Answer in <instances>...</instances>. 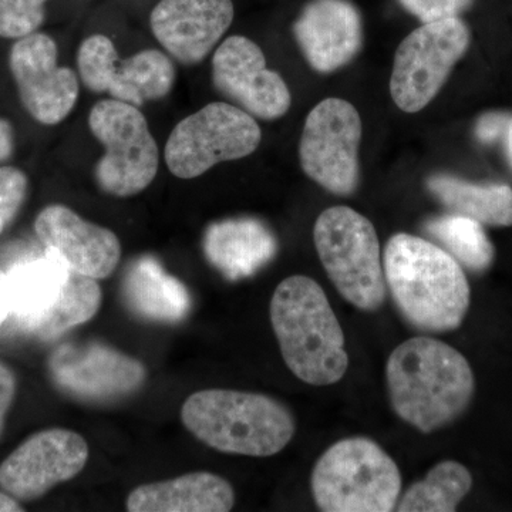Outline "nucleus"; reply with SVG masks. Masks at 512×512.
I'll use <instances>...</instances> for the list:
<instances>
[{
    "label": "nucleus",
    "mask_w": 512,
    "mask_h": 512,
    "mask_svg": "<svg viewBox=\"0 0 512 512\" xmlns=\"http://www.w3.org/2000/svg\"><path fill=\"white\" fill-rule=\"evenodd\" d=\"M313 500L325 512H390L402 493L399 467L376 441L340 440L316 461Z\"/></svg>",
    "instance_id": "obj_5"
},
{
    "label": "nucleus",
    "mask_w": 512,
    "mask_h": 512,
    "mask_svg": "<svg viewBox=\"0 0 512 512\" xmlns=\"http://www.w3.org/2000/svg\"><path fill=\"white\" fill-rule=\"evenodd\" d=\"M89 454V444L76 431H37L0 464V488L25 503L39 500L79 476Z\"/></svg>",
    "instance_id": "obj_13"
},
{
    "label": "nucleus",
    "mask_w": 512,
    "mask_h": 512,
    "mask_svg": "<svg viewBox=\"0 0 512 512\" xmlns=\"http://www.w3.org/2000/svg\"><path fill=\"white\" fill-rule=\"evenodd\" d=\"M293 33L313 70L336 72L362 49V15L350 0H311L293 25Z\"/></svg>",
    "instance_id": "obj_19"
},
{
    "label": "nucleus",
    "mask_w": 512,
    "mask_h": 512,
    "mask_svg": "<svg viewBox=\"0 0 512 512\" xmlns=\"http://www.w3.org/2000/svg\"><path fill=\"white\" fill-rule=\"evenodd\" d=\"M57 59L55 40L45 33L22 37L10 50V72L20 101L33 119L46 126L66 119L79 99L76 73L59 66Z\"/></svg>",
    "instance_id": "obj_14"
},
{
    "label": "nucleus",
    "mask_w": 512,
    "mask_h": 512,
    "mask_svg": "<svg viewBox=\"0 0 512 512\" xmlns=\"http://www.w3.org/2000/svg\"><path fill=\"white\" fill-rule=\"evenodd\" d=\"M37 237L64 264L89 278H109L121 259L120 239L110 229L83 220L66 205H49L35 221Z\"/></svg>",
    "instance_id": "obj_17"
},
{
    "label": "nucleus",
    "mask_w": 512,
    "mask_h": 512,
    "mask_svg": "<svg viewBox=\"0 0 512 512\" xmlns=\"http://www.w3.org/2000/svg\"><path fill=\"white\" fill-rule=\"evenodd\" d=\"M276 251L274 232L255 218L214 222L205 232V256L229 281L255 275L274 259Z\"/></svg>",
    "instance_id": "obj_20"
},
{
    "label": "nucleus",
    "mask_w": 512,
    "mask_h": 512,
    "mask_svg": "<svg viewBox=\"0 0 512 512\" xmlns=\"http://www.w3.org/2000/svg\"><path fill=\"white\" fill-rule=\"evenodd\" d=\"M470 43V29L460 18L426 23L410 33L394 56L390 79L394 104L404 113L429 106Z\"/></svg>",
    "instance_id": "obj_9"
},
{
    "label": "nucleus",
    "mask_w": 512,
    "mask_h": 512,
    "mask_svg": "<svg viewBox=\"0 0 512 512\" xmlns=\"http://www.w3.org/2000/svg\"><path fill=\"white\" fill-rule=\"evenodd\" d=\"M507 119L501 114H488L477 124V137L484 143H491L503 134Z\"/></svg>",
    "instance_id": "obj_30"
},
{
    "label": "nucleus",
    "mask_w": 512,
    "mask_h": 512,
    "mask_svg": "<svg viewBox=\"0 0 512 512\" xmlns=\"http://www.w3.org/2000/svg\"><path fill=\"white\" fill-rule=\"evenodd\" d=\"M70 275L72 269L50 248L43 255L13 265L5 281L8 322L39 339L62 305Z\"/></svg>",
    "instance_id": "obj_18"
},
{
    "label": "nucleus",
    "mask_w": 512,
    "mask_h": 512,
    "mask_svg": "<svg viewBox=\"0 0 512 512\" xmlns=\"http://www.w3.org/2000/svg\"><path fill=\"white\" fill-rule=\"evenodd\" d=\"M232 0H161L150 25L160 45L178 62H202L234 20Z\"/></svg>",
    "instance_id": "obj_16"
},
{
    "label": "nucleus",
    "mask_w": 512,
    "mask_h": 512,
    "mask_svg": "<svg viewBox=\"0 0 512 512\" xmlns=\"http://www.w3.org/2000/svg\"><path fill=\"white\" fill-rule=\"evenodd\" d=\"M427 188L451 211L490 227H511L512 190L505 184H477L451 175H433Z\"/></svg>",
    "instance_id": "obj_23"
},
{
    "label": "nucleus",
    "mask_w": 512,
    "mask_h": 512,
    "mask_svg": "<svg viewBox=\"0 0 512 512\" xmlns=\"http://www.w3.org/2000/svg\"><path fill=\"white\" fill-rule=\"evenodd\" d=\"M384 276L397 309L412 328L453 332L463 325L471 291L463 266L416 235H393L384 248Z\"/></svg>",
    "instance_id": "obj_2"
},
{
    "label": "nucleus",
    "mask_w": 512,
    "mask_h": 512,
    "mask_svg": "<svg viewBox=\"0 0 512 512\" xmlns=\"http://www.w3.org/2000/svg\"><path fill=\"white\" fill-rule=\"evenodd\" d=\"M316 251L340 295L363 312H376L387 295L383 256L372 222L349 207L328 208L313 228Z\"/></svg>",
    "instance_id": "obj_6"
},
{
    "label": "nucleus",
    "mask_w": 512,
    "mask_h": 512,
    "mask_svg": "<svg viewBox=\"0 0 512 512\" xmlns=\"http://www.w3.org/2000/svg\"><path fill=\"white\" fill-rule=\"evenodd\" d=\"M212 83L256 119L278 120L291 109L285 80L266 67L261 47L245 36L228 37L218 47L212 59Z\"/></svg>",
    "instance_id": "obj_15"
},
{
    "label": "nucleus",
    "mask_w": 512,
    "mask_h": 512,
    "mask_svg": "<svg viewBox=\"0 0 512 512\" xmlns=\"http://www.w3.org/2000/svg\"><path fill=\"white\" fill-rule=\"evenodd\" d=\"M508 143H510V150H511V156H512V123L510 126V131H508Z\"/></svg>",
    "instance_id": "obj_34"
},
{
    "label": "nucleus",
    "mask_w": 512,
    "mask_h": 512,
    "mask_svg": "<svg viewBox=\"0 0 512 512\" xmlns=\"http://www.w3.org/2000/svg\"><path fill=\"white\" fill-rule=\"evenodd\" d=\"M362 119L342 99H325L306 117L299 158L311 180L339 197L356 191L360 180L359 146Z\"/></svg>",
    "instance_id": "obj_10"
},
{
    "label": "nucleus",
    "mask_w": 512,
    "mask_h": 512,
    "mask_svg": "<svg viewBox=\"0 0 512 512\" xmlns=\"http://www.w3.org/2000/svg\"><path fill=\"white\" fill-rule=\"evenodd\" d=\"M16 387L18 383L15 373L5 363L0 362V437L5 430L6 417L15 400Z\"/></svg>",
    "instance_id": "obj_29"
},
{
    "label": "nucleus",
    "mask_w": 512,
    "mask_h": 512,
    "mask_svg": "<svg viewBox=\"0 0 512 512\" xmlns=\"http://www.w3.org/2000/svg\"><path fill=\"white\" fill-rule=\"evenodd\" d=\"M89 126L106 148L94 170L101 190L119 198L146 190L158 173L160 154L138 107L114 99L101 100L90 111Z\"/></svg>",
    "instance_id": "obj_7"
},
{
    "label": "nucleus",
    "mask_w": 512,
    "mask_h": 512,
    "mask_svg": "<svg viewBox=\"0 0 512 512\" xmlns=\"http://www.w3.org/2000/svg\"><path fill=\"white\" fill-rule=\"evenodd\" d=\"M47 0H0V37L22 39L45 22Z\"/></svg>",
    "instance_id": "obj_26"
},
{
    "label": "nucleus",
    "mask_w": 512,
    "mask_h": 512,
    "mask_svg": "<svg viewBox=\"0 0 512 512\" xmlns=\"http://www.w3.org/2000/svg\"><path fill=\"white\" fill-rule=\"evenodd\" d=\"M6 272L0 269V329L8 322L9 319V306L6 301L5 291Z\"/></svg>",
    "instance_id": "obj_32"
},
{
    "label": "nucleus",
    "mask_w": 512,
    "mask_h": 512,
    "mask_svg": "<svg viewBox=\"0 0 512 512\" xmlns=\"http://www.w3.org/2000/svg\"><path fill=\"white\" fill-rule=\"evenodd\" d=\"M123 296L131 312L151 322H181L192 308L187 286L150 255L140 256L128 265Z\"/></svg>",
    "instance_id": "obj_22"
},
{
    "label": "nucleus",
    "mask_w": 512,
    "mask_h": 512,
    "mask_svg": "<svg viewBox=\"0 0 512 512\" xmlns=\"http://www.w3.org/2000/svg\"><path fill=\"white\" fill-rule=\"evenodd\" d=\"M474 0H399L407 12L416 16L423 25L451 18L471 8Z\"/></svg>",
    "instance_id": "obj_28"
},
{
    "label": "nucleus",
    "mask_w": 512,
    "mask_h": 512,
    "mask_svg": "<svg viewBox=\"0 0 512 512\" xmlns=\"http://www.w3.org/2000/svg\"><path fill=\"white\" fill-rule=\"evenodd\" d=\"M473 487V477L457 461H441L400 498V512H453Z\"/></svg>",
    "instance_id": "obj_25"
},
{
    "label": "nucleus",
    "mask_w": 512,
    "mask_h": 512,
    "mask_svg": "<svg viewBox=\"0 0 512 512\" xmlns=\"http://www.w3.org/2000/svg\"><path fill=\"white\" fill-rule=\"evenodd\" d=\"M80 79L93 93L141 107L164 99L173 90L175 69L170 57L158 50H143L121 60L107 36L87 37L77 53Z\"/></svg>",
    "instance_id": "obj_12"
},
{
    "label": "nucleus",
    "mask_w": 512,
    "mask_h": 512,
    "mask_svg": "<svg viewBox=\"0 0 512 512\" xmlns=\"http://www.w3.org/2000/svg\"><path fill=\"white\" fill-rule=\"evenodd\" d=\"M424 232L463 269L481 274L493 265L494 247L480 222L463 215H441L426 221Z\"/></svg>",
    "instance_id": "obj_24"
},
{
    "label": "nucleus",
    "mask_w": 512,
    "mask_h": 512,
    "mask_svg": "<svg viewBox=\"0 0 512 512\" xmlns=\"http://www.w3.org/2000/svg\"><path fill=\"white\" fill-rule=\"evenodd\" d=\"M386 383L394 413L424 434L463 416L476 392L466 357L439 339L417 336L387 359Z\"/></svg>",
    "instance_id": "obj_1"
},
{
    "label": "nucleus",
    "mask_w": 512,
    "mask_h": 512,
    "mask_svg": "<svg viewBox=\"0 0 512 512\" xmlns=\"http://www.w3.org/2000/svg\"><path fill=\"white\" fill-rule=\"evenodd\" d=\"M13 154V128L9 121L0 119V163Z\"/></svg>",
    "instance_id": "obj_31"
},
{
    "label": "nucleus",
    "mask_w": 512,
    "mask_h": 512,
    "mask_svg": "<svg viewBox=\"0 0 512 512\" xmlns=\"http://www.w3.org/2000/svg\"><path fill=\"white\" fill-rule=\"evenodd\" d=\"M47 369L59 392L86 404L123 402L147 380L140 360L97 340L64 343L53 350Z\"/></svg>",
    "instance_id": "obj_11"
},
{
    "label": "nucleus",
    "mask_w": 512,
    "mask_h": 512,
    "mask_svg": "<svg viewBox=\"0 0 512 512\" xmlns=\"http://www.w3.org/2000/svg\"><path fill=\"white\" fill-rule=\"evenodd\" d=\"M234 505L232 485L207 471L140 485L126 503L130 512H227Z\"/></svg>",
    "instance_id": "obj_21"
},
{
    "label": "nucleus",
    "mask_w": 512,
    "mask_h": 512,
    "mask_svg": "<svg viewBox=\"0 0 512 512\" xmlns=\"http://www.w3.org/2000/svg\"><path fill=\"white\" fill-rule=\"evenodd\" d=\"M269 316L284 362L299 380L330 386L345 377V335L318 282L305 275L284 279L272 295Z\"/></svg>",
    "instance_id": "obj_3"
},
{
    "label": "nucleus",
    "mask_w": 512,
    "mask_h": 512,
    "mask_svg": "<svg viewBox=\"0 0 512 512\" xmlns=\"http://www.w3.org/2000/svg\"><path fill=\"white\" fill-rule=\"evenodd\" d=\"M28 187V177L19 168L0 167V234L18 217Z\"/></svg>",
    "instance_id": "obj_27"
},
{
    "label": "nucleus",
    "mask_w": 512,
    "mask_h": 512,
    "mask_svg": "<svg viewBox=\"0 0 512 512\" xmlns=\"http://www.w3.org/2000/svg\"><path fill=\"white\" fill-rule=\"evenodd\" d=\"M262 131L247 111L228 103H210L175 126L165 144V163L175 177H200L222 161L251 156Z\"/></svg>",
    "instance_id": "obj_8"
},
{
    "label": "nucleus",
    "mask_w": 512,
    "mask_h": 512,
    "mask_svg": "<svg viewBox=\"0 0 512 512\" xmlns=\"http://www.w3.org/2000/svg\"><path fill=\"white\" fill-rule=\"evenodd\" d=\"M185 429L220 453L272 457L293 439L296 421L274 397L238 390L192 393L181 407Z\"/></svg>",
    "instance_id": "obj_4"
},
{
    "label": "nucleus",
    "mask_w": 512,
    "mask_h": 512,
    "mask_svg": "<svg viewBox=\"0 0 512 512\" xmlns=\"http://www.w3.org/2000/svg\"><path fill=\"white\" fill-rule=\"evenodd\" d=\"M25 511V508L20 505V501L16 500L15 497L6 493V491H0V512H20Z\"/></svg>",
    "instance_id": "obj_33"
}]
</instances>
